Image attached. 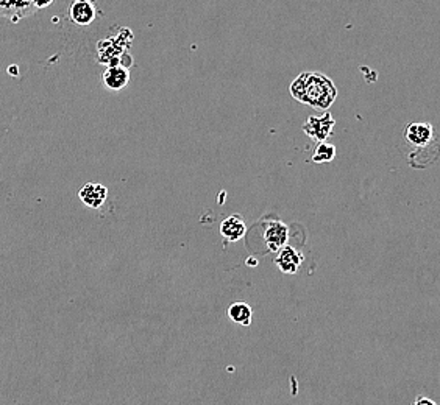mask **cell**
I'll use <instances>...</instances> for the list:
<instances>
[{
  "instance_id": "cell-1",
  "label": "cell",
  "mask_w": 440,
  "mask_h": 405,
  "mask_svg": "<svg viewBox=\"0 0 440 405\" xmlns=\"http://www.w3.org/2000/svg\"><path fill=\"white\" fill-rule=\"evenodd\" d=\"M289 91L297 101L322 111H326L338 99V89L333 80L320 72H301L292 81Z\"/></svg>"
},
{
  "instance_id": "cell-2",
  "label": "cell",
  "mask_w": 440,
  "mask_h": 405,
  "mask_svg": "<svg viewBox=\"0 0 440 405\" xmlns=\"http://www.w3.org/2000/svg\"><path fill=\"white\" fill-rule=\"evenodd\" d=\"M133 41V33L125 27L119 29L118 34L102 39L97 44V59L100 64L108 67L121 66V59L127 53L130 44Z\"/></svg>"
},
{
  "instance_id": "cell-3",
  "label": "cell",
  "mask_w": 440,
  "mask_h": 405,
  "mask_svg": "<svg viewBox=\"0 0 440 405\" xmlns=\"http://www.w3.org/2000/svg\"><path fill=\"white\" fill-rule=\"evenodd\" d=\"M336 125V120L331 118V114L325 113L323 115H311L303 123V132L308 137H311L314 142L322 143L326 142V139L331 136Z\"/></svg>"
},
{
  "instance_id": "cell-4",
  "label": "cell",
  "mask_w": 440,
  "mask_h": 405,
  "mask_svg": "<svg viewBox=\"0 0 440 405\" xmlns=\"http://www.w3.org/2000/svg\"><path fill=\"white\" fill-rule=\"evenodd\" d=\"M434 128H432L431 123H409L406 129H404V139L417 150L428 148L434 142Z\"/></svg>"
},
{
  "instance_id": "cell-5",
  "label": "cell",
  "mask_w": 440,
  "mask_h": 405,
  "mask_svg": "<svg viewBox=\"0 0 440 405\" xmlns=\"http://www.w3.org/2000/svg\"><path fill=\"white\" fill-rule=\"evenodd\" d=\"M264 243L267 246V250L270 251H281L287 246L289 240V228L281 222H270L266 225L264 228Z\"/></svg>"
},
{
  "instance_id": "cell-6",
  "label": "cell",
  "mask_w": 440,
  "mask_h": 405,
  "mask_svg": "<svg viewBox=\"0 0 440 405\" xmlns=\"http://www.w3.org/2000/svg\"><path fill=\"white\" fill-rule=\"evenodd\" d=\"M95 17H97V6H95V3L89 2V0H75V2L69 6V19H71L75 25L78 27L91 25Z\"/></svg>"
},
{
  "instance_id": "cell-7",
  "label": "cell",
  "mask_w": 440,
  "mask_h": 405,
  "mask_svg": "<svg viewBox=\"0 0 440 405\" xmlns=\"http://www.w3.org/2000/svg\"><path fill=\"white\" fill-rule=\"evenodd\" d=\"M36 13L34 2H10V0H0V16H4L10 22L16 24L20 19L33 16Z\"/></svg>"
},
{
  "instance_id": "cell-8",
  "label": "cell",
  "mask_w": 440,
  "mask_h": 405,
  "mask_svg": "<svg viewBox=\"0 0 440 405\" xmlns=\"http://www.w3.org/2000/svg\"><path fill=\"white\" fill-rule=\"evenodd\" d=\"M303 254L298 250L292 248V246H284L283 250L278 253V256L275 257V265L278 267V270L284 274H295L303 264Z\"/></svg>"
},
{
  "instance_id": "cell-9",
  "label": "cell",
  "mask_w": 440,
  "mask_h": 405,
  "mask_svg": "<svg viewBox=\"0 0 440 405\" xmlns=\"http://www.w3.org/2000/svg\"><path fill=\"white\" fill-rule=\"evenodd\" d=\"M78 197L91 209H100L108 198V189L99 183H88L80 189Z\"/></svg>"
},
{
  "instance_id": "cell-10",
  "label": "cell",
  "mask_w": 440,
  "mask_h": 405,
  "mask_svg": "<svg viewBox=\"0 0 440 405\" xmlns=\"http://www.w3.org/2000/svg\"><path fill=\"white\" fill-rule=\"evenodd\" d=\"M102 80L103 85H105V87L109 89V91H122V89H125L128 85L130 72L128 69L122 66L108 67L106 71L103 72Z\"/></svg>"
},
{
  "instance_id": "cell-11",
  "label": "cell",
  "mask_w": 440,
  "mask_h": 405,
  "mask_svg": "<svg viewBox=\"0 0 440 405\" xmlns=\"http://www.w3.org/2000/svg\"><path fill=\"white\" fill-rule=\"evenodd\" d=\"M245 232L247 226L240 215H231L220 223V234L228 240V242H238V240L245 236Z\"/></svg>"
},
{
  "instance_id": "cell-12",
  "label": "cell",
  "mask_w": 440,
  "mask_h": 405,
  "mask_svg": "<svg viewBox=\"0 0 440 405\" xmlns=\"http://www.w3.org/2000/svg\"><path fill=\"white\" fill-rule=\"evenodd\" d=\"M228 318L239 326H250L253 318V308L247 303H235L228 307Z\"/></svg>"
},
{
  "instance_id": "cell-13",
  "label": "cell",
  "mask_w": 440,
  "mask_h": 405,
  "mask_svg": "<svg viewBox=\"0 0 440 405\" xmlns=\"http://www.w3.org/2000/svg\"><path fill=\"white\" fill-rule=\"evenodd\" d=\"M334 157H336V147L333 145V143L322 142V143H317V147H315L311 161L314 164H326V162H331Z\"/></svg>"
},
{
  "instance_id": "cell-14",
  "label": "cell",
  "mask_w": 440,
  "mask_h": 405,
  "mask_svg": "<svg viewBox=\"0 0 440 405\" xmlns=\"http://www.w3.org/2000/svg\"><path fill=\"white\" fill-rule=\"evenodd\" d=\"M412 405H437L436 401H432L431 397H426V396H417L415 401Z\"/></svg>"
},
{
  "instance_id": "cell-15",
  "label": "cell",
  "mask_w": 440,
  "mask_h": 405,
  "mask_svg": "<svg viewBox=\"0 0 440 405\" xmlns=\"http://www.w3.org/2000/svg\"><path fill=\"white\" fill-rule=\"evenodd\" d=\"M53 3V0H47V2H41V0H34V6H36V10L39 8H47V6H50Z\"/></svg>"
},
{
  "instance_id": "cell-16",
  "label": "cell",
  "mask_w": 440,
  "mask_h": 405,
  "mask_svg": "<svg viewBox=\"0 0 440 405\" xmlns=\"http://www.w3.org/2000/svg\"><path fill=\"white\" fill-rule=\"evenodd\" d=\"M10 72H11V73H15V72H16V75H18L19 69H18V67H10Z\"/></svg>"
}]
</instances>
